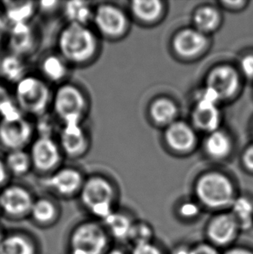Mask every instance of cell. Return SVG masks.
I'll return each mask as SVG.
<instances>
[{"mask_svg": "<svg viewBox=\"0 0 253 254\" xmlns=\"http://www.w3.org/2000/svg\"><path fill=\"white\" fill-rule=\"evenodd\" d=\"M61 206L49 196L36 197L29 220L40 228L54 227L61 218Z\"/></svg>", "mask_w": 253, "mask_h": 254, "instance_id": "17", "label": "cell"}, {"mask_svg": "<svg viewBox=\"0 0 253 254\" xmlns=\"http://www.w3.org/2000/svg\"><path fill=\"white\" fill-rule=\"evenodd\" d=\"M10 176L4 161L0 158V190L8 185V181Z\"/></svg>", "mask_w": 253, "mask_h": 254, "instance_id": "38", "label": "cell"}, {"mask_svg": "<svg viewBox=\"0 0 253 254\" xmlns=\"http://www.w3.org/2000/svg\"><path fill=\"white\" fill-rule=\"evenodd\" d=\"M178 113L177 107L171 100L160 98L156 100L150 108V115L153 120L160 125H168L175 122Z\"/></svg>", "mask_w": 253, "mask_h": 254, "instance_id": "30", "label": "cell"}, {"mask_svg": "<svg viewBox=\"0 0 253 254\" xmlns=\"http://www.w3.org/2000/svg\"><path fill=\"white\" fill-rule=\"evenodd\" d=\"M6 38L10 53L24 59L36 49L37 36L31 24L8 26Z\"/></svg>", "mask_w": 253, "mask_h": 254, "instance_id": "15", "label": "cell"}, {"mask_svg": "<svg viewBox=\"0 0 253 254\" xmlns=\"http://www.w3.org/2000/svg\"><path fill=\"white\" fill-rule=\"evenodd\" d=\"M3 17L8 26L15 24H31L38 10V4L31 1H5L3 2Z\"/></svg>", "mask_w": 253, "mask_h": 254, "instance_id": "21", "label": "cell"}, {"mask_svg": "<svg viewBox=\"0 0 253 254\" xmlns=\"http://www.w3.org/2000/svg\"><path fill=\"white\" fill-rule=\"evenodd\" d=\"M232 214L236 219L239 227L248 229L253 223V204L245 197H239L232 204Z\"/></svg>", "mask_w": 253, "mask_h": 254, "instance_id": "31", "label": "cell"}, {"mask_svg": "<svg viewBox=\"0 0 253 254\" xmlns=\"http://www.w3.org/2000/svg\"><path fill=\"white\" fill-rule=\"evenodd\" d=\"M102 223L111 241H128L133 221L127 214L117 209L102 221Z\"/></svg>", "mask_w": 253, "mask_h": 254, "instance_id": "24", "label": "cell"}, {"mask_svg": "<svg viewBox=\"0 0 253 254\" xmlns=\"http://www.w3.org/2000/svg\"><path fill=\"white\" fill-rule=\"evenodd\" d=\"M37 4H38V9L46 13V12L55 11L59 8V5H60V3L58 1H43L40 3H37Z\"/></svg>", "mask_w": 253, "mask_h": 254, "instance_id": "39", "label": "cell"}, {"mask_svg": "<svg viewBox=\"0 0 253 254\" xmlns=\"http://www.w3.org/2000/svg\"><path fill=\"white\" fill-rule=\"evenodd\" d=\"M117 197L113 182L96 174L85 177L77 198L89 218L102 222L117 209Z\"/></svg>", "mask_w": 253, "mask_h": 254, "instance_id": "2", "label": "cell"}, {"mask_svg": "<svg viewBox=\"0 0 253 254\" xmlns=\"http://www.w3.org/2000/svg\"><path fill=\"white\" fill-rule=\"evenodd\" d=\"M58 48L69 65H88L99 53V36L91 26L67 24L59 33Z\"/></svg>", "mask_w": 253, "mask_h": 254, "instance_id": "1", "label": "cell"}, {"mask_svg": "<svg viewBox=\"0 0 253 254\" xmlns=\"http://www.w3.org/2000/svg\"><path fill=\"white\" fill-rule=\"evenodd\" d=\"M231 148L232 141L224 131L219 129L210 133L205 140V151L212 158H225L229 154Z\"/></svg>", "mask_w": 253, "mask_h": 254, "instance_id": "28", "label": "cell"}, {"mask_svg": "<svg viewBox=\"0 0 253 254\" xmlns=\"http://www.w3.org/2000/svg\"><path fill=\"white\" fill-rule=\"evenodd\" d=\"M85 176L73 167H60L46 175L43 184L46 190L61 199L77 198Z\"/></svg>", "mask_w": 253, "mask_h": 254, "instance_id": "10", "label": "cell"}, {"mask_svg": "<svg viewBox=\"0 0 253 254\" xmlns=\"http://www.w3.org/2000/svg\"><path fill=\"white\" fill-rule=\"evenodd\" d=\"M131 254H162L161 250L152 243L134 246Z\"/></svg>", "mask_w": 253, "mask_h": 254, "instance_id": "35", "label": "cell"}, {"mask_svg": "<svg viewBox=\"0 0 253 254\" xmlns=\"http://www.w3.org/2000/svg\"><path fill=\"white\" fill-rule=\"evenodd\" d=\"M219 10L212 6H202L195 11L193 24L195 29L204 34L214 31L220 24Z\"/></svg>", "mask_w": 253, "mask_h": 254, "instance_id": "29", "label": "cell"}, {"mask_svg": "<svg viewBox=\"0 0 253 254\" xmlns=\"http://www.w3.org/2000/svg\"><path fill=\"white\" fill-rule=\"evenodd\" d=\"M26 64L24 58L10 53L0 61V75L3 79L15 85L27 76Z\"/></svg>", "mask_w": 253, "mask_h": 254, "instance_id": "25", "label": "cell"}, {"mask_svg": "<svg viewBox=\"0 0 253 254\" xmlns=\"http://www.w3.org/2000/svg\"><path fill=\"white\" fill-rule=\"evenodd\" d=\"M195 192L199 201L211 209L229 207L236 199L232 182L217 172L202 175L196 183Z\"/></svg>", "mask_w": 253, "mask_h": 254, "instance_id": "6", "label": "cell"}, {"mask_svg": "<svg viewBox=\"0 0 253 254\" xmlns=\"http://www.w3.org/2000/svg\"><path fill=\"white\" fill-rule=\"evenodd\" d=\"M222 3L228 9L237 10V9H241L247 3L244 1H225Z\"/></svg>", "mask_w": 253, "mask_h": 254, "instance_id": "42", "label": "cell"}, {"mask_svg": "<svg viewBox=\"0 0 253 254\" xmlns=\"http://www.w3.org/2000/svg\"><path fill=\"white\" fill-rule=\"evenodd\" d=\"M29 153L33 169L46 175L60 168L63 157L58 140L46 134H38L33 139Z\"/></svg>", "mask_w": 253, "mask_h": 254, "instance_id": "9", "label": "cell"}, {"mask_svg": "<svg viewBox=\"0 0 253 254\" xmlns=\"http://www.w3.org/2000/svg\"><path fill=\"white\" fill-rule=\"evenodd\" d=\"M104 254H126L124 250L118 248H110Z\"/></svg>", "mask_w": 253, "mask_h": 254, "instance_id": "44", "label": "cell"}, {"mask_svg": "<svg viewBox=\"0 0 253 254\" xmlns=\"http://www.w3.org/2000/svg\"><path fill=\"white\" fill-rule=\"evenodd\" d=\"M243 162L247 169L253 172V144L249 146L244 153Z\"/></svg>", "mask_w": 253, "mask_h": 254, "instance_id": "40", "label": "cell"}, {"mask_svg": "<svg viewBox=\"0 0 253 254\" xmlns=\"http://www.w3.org/2000/svg\"><path fill=\"white\" fill-rule=\"evenodd\" d=\"M35 127L24 117L0 120V145L8 151L24 149L33 141Z\"/></svg>", "mask_w": 253, "mask_h": 254, "instance_id": "11", "label": "cell"}, {"mask_svg": "<svg viewBox=\"0 0 253 254\" xmlns=\"http://www.w3.org/2000/svg\"><path fill=\"white\" fill-rule=\"evenodd\" d=\"M130 10L133 17L138 20L144 23H151L157 20L160 17L163 10V6L162 3L158 0H135L131 3Z\"/></svg>", "mask_w": 253, "mask_h": 254, "instance_id": "27", "label": "cell"}, {"mask_svg": "<svg viewBox=\"0 0 253 254\" xmlns=\"http://www.w3.org/2000/svg\"><path fill=\"white\" fill-rule=\"evenodd\" d=\"M154 231L149 224L143 221H133L128 241L134 246L151 243Z\"/></svg>", "mask_w": 253, "mask_h": 254, "instance_id": "33", "label": "cell"}, {"mask_svg": "<svg viewBox=\"0 0 253 254\" xmlns=\"http://www.w3.org/2000/svg\"><path fill=\"white\" fill-rule=\"evenodd\" d=\"M192 122L198 129L208 134L219 130L221 123L219 103L201 91L198 95L192 112Z\"/></svg>", "mask_w": 253, "mask_h": 254, "instance_id": "13", "label": "cell"}, {"mask_svg": "<svg viewBox=\"0 0 253 254\" xmlns=\"http://www.w3.org/2000/svg\"><path fill=\"white\" fill-rule=\"evenodd\" d=\"M239 229V224L232 213H220L210 221L207 235L214 244L225 246L236 238Z\"/></svg>", "mask_w": 253, "mask_h": 254, "instance_id": "19", "label": "cell"}, {"mask_svg": "<svg viewBox=\"0 0 253 254\" xmlns=\"http://www.w3.org/2000/svg\"><path fill=\"white\" fill-rule=\"evenodd\" d=\"M89 107L85 93L74 83H62L53 91L52 110L62 125L83 124Z\"/></svg>", "mask_w": 253, "mask_h": 254, "instance_id": "5", "label": "cell"}, {"mask_svg": "<svg viewBox=\"0 0 253 254\" xmlns=\"http://www.w3.org/2000/svg\"><path fill=\"white\" fill-rule=\"evenodd\" d=\"M225 254H253L252 252L244 248H233L226 252Z\"/></svg>", "mask_w": 253, "mask_h": 254, "instance_id": "43", "label": "cell"}, {"mask_svg": "<svg viewBox=\"0 0 253 254\" xmlns=\"http://www.w3.org/2000/svg\"><path fill=\"white\" fill-rule=\"evenodd\" d=\"M191 254H219V253L211 245L200 244L191 249Z\"/></svg>", "mask_w": 253, "mask_h": 254, "instance_id": "37", "label": "cell"}, {"mask_svg": "<svg viewBox=\"0 0 253 254\" xmlns=\"http://www.w3.org/2000/svg\"><path fill=\"white\" fill-rule=\"evenodd\" d=\"M53 91L42 77L27 76L15 85L14 99L24 115L45 116L52 107Z\"/></svg>", "mask_w": 253, "mask_h": 254, "instance_id": "4", "label": "cell"}, {"mask_svg": "<svg viewBox=\"0 0 253 254\" xmlns=\"http://www.w3.org/2000/svg\"><path fill=\"white\" fill-rule=\"evenodd\" d=\"M199 206L197 203L192 201H187L182 204L180 206V213L181 215L185 217L187 219H191L194 217L198 216L199 213Z\"/></svg>", "mask_w": 253, "mask_h": 254, "instance_id": "34", "label": "cell"}, {"mask_svg": "<svg viewBox=\"0 0 253 254\" xmlns=\"http://www.w3.org/2000/svg\"><path fill=\"white\" fill-rule=\"evenodd\" d=\"M3 161L10 175L15 177L24 176L33 169L30 153L24 149L8 151Z\"/></svg>", "mask_w": 253, "mask_h": 254, "instance_id": "26", "label": "cell"}, {"mask_svg": "<svg viewBox=\"0 0 253 254\" xmlns=\"http://www.w3.org/2000/svg\"><path fill=\"white\" fill-rule=\"evenodd\" d=\"M174 254H191V249L188 248H180L174 252Z\"/></svg>", "mask_w": 253, "mask_h": 254, "instance_id": "45", "label": "cell"}, {"mask_svg": "<svg viewBox=\"0 0 253 254\" xmlns=\"http://www.w3.org/2000/svg\"><path fill=\"white\" fill-rule=\"evenodd\" d=\"M7 31H8V24L3 17L2 10H0V44L3 42L4 38H6Z\"/></svg>", "mask_w": 253, "mask_h": 254, "instance_id": "41", "label": "cell"}, {"mask_svg": "<svg viewBox=\"0 0 253 254\" xmlns=\"http://www.w3.org/2000/svg\"><path fill=\"white\" fill-rule=\"evenodd\" d=\"M58 142L63 156L73 160L83 157L90 148V138L83 124L61 125Z\"/></svg>", "mask_w": 253, "mask_h": 254, "instance_id": "12", "label": "cell"}, {"mask_svg": "<svg viewBox=\"0 0 253 254\" xmlns=\"http://www.w3.org/2000/svg\"><path fill=\"white\" fill-rule=\"evenodd\" d=\"M39 254V243L32 234L26 231L5 232L0 241V254Z\"/></svg>", "mask_w": 253, "mask_h": 254, "instance_id": "16", "label": "cell"}, {"mask_svg": "<svg viewBox=\"0 0 253 254\" xmlns=\"http://www.w3.org/2000/svg\"><path fill=\"white\" fill-rule=\"evenodd\" d=\"M25 116L17 106L14 96L6 87L0 84V120H9Z\"/></svg>", "mask_w": 253, "mask_h": 254, "instance_id": "32", "label": "cell"}, {"mask_svg": "<svg viewBox=\"0 0 253 254\" xmlns=\"http://www.w3.org/2000/svg\"><path fill=\"white\" fill-rule=\"evenodd\" d=\"M63 13L67 24L90 26L95 6L85 1H68L63 3Z\"/></svg>", "mask_w": 253, "mask_h": 254, "instance_id": "23", "label": "cell"}, {"mask_svg": "<svg viewBox=\"0 0 253 254\" xmlns=\"http://www.w3.org/2000/svg\"><path fill=\"white\" fill-rule=\"evenodd\" d=\"M165 140L174 151L186 153L193 148L196 142V134L189 124L175 121L167 127Z\"/></svg>", "mask_w": 253, "mask_h": 254, "instance_id": "20", "label": "cell"}, {"mask_svg": "<svg viewBox=\"0 0 253 254\" xmlns=\"http://www.w3.org/2000/svg\"><path fill=\"white\" fill-rule=\"evenodd\" d=\"M111 239L103 223L91 218L79 221L68 232L67 254H104L111 247Z\"/></svg>", "mask_w": 253, "mask_h": 254, "instance_id": "3", "label": "cell"}, {"mask_svg": "<svg viewBox=\"0 0 253 254\" xmlns=\"http://www.w3.org/2000/svg\"><path fill=\"white\" fill-rule=\"evenodd\" d=\"M240 76L235 69L227 65L212 69L206 78V86L220 101L233 97L240 89Z\"/></svg>", "mask_w": 253, "mask_h": 254, "instance_id": "14", "label": "cell"}, {"mask_svg": "<svg viewBox=\"0 0 253 254\" xmlns=\"http://www.w3.org/2000/svg\"><path fill=\"white\" fill-rule=\"evenodd\" d=\"M240 69L245 76L253 79V54L244 57L240 61Z\"/></svg>", "mask_w": 253, "mask_h": 254, "instance_id": "36", "label": "cell"}, {"mask_svg": "<svg viewBox=\"0 0 253 254\" xmlns=\"http://www.w3.org/2000/svg\"><path fill=\"white\" fill-rule=\"evenodd\" d=\"M93 27L101 38L116 40L123 38L128 30V18L120 7L103 3L95 6Z\"/></svg>", "mask_w": 253, "mask_h": 254, "instance_id": "7", "label": "cell"}, {"mask_svg": "<svg viewBox=\"0 0 253 254\" xmlns=\"http://www.w3.org/2000/svg\"><path fill=\"white\" fill-rule=\"evenodd\" d=\"M205 34L196 29H187L180 31L173 41L175 52L182 58H194L199 55L206 47Z\"/></svg>", "mask_w": 253, "mask_h": 254, "instance_id": "18", "label": "cell"}, {"mask_svg": "<svg viewBox=\"0 0 253 254\" xmlns=\"http://www.w3.org/2000/svg\"><path fill=\"white\" fill-rule=\"evenodd\" d=\"M68 63L58 54H51L45 57L40 63V71L42 78L46 83L62 84L68 76Z\"/></svg>", "mask_w": 253, "mask_h": 254, "instance_id": "22", "label": "cell"}, {"mask_svg": "<svg viewBox=\"0 0 253 254\" xmlns=\"http://www.w3.org/2000/svg\"><path fill=\"white\" fill-rule=\"evenodd\" d=\"M35 199L24 186L8 184L0 190V214L15 221L29 219Z\"/></svg>", "mask_w": 253, "mask_h": 254, "instance_id": "8", "label": "cell"}]
</instances>
